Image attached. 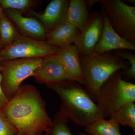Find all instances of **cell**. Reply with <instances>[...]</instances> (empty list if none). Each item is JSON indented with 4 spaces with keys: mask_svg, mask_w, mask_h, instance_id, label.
Segmentation results:
<instances>
[{
    "mask_svg": "<svg viewBox=\"0 0 135 135\" xmlns=\"http://www.w3.org/2000/svg\"><path fill=\"white\" fill-rule=\"evenodd\" d=\"M3 12L2 11V8L1 7V5H0V19H1V17H2L3 14Z\"/></svg>",
    "mask_w": 135,
    "mask_h": 135,
    "instance_id": "484cf974",
    "label": "cell"
},
{
    "mask_svg": "<svg viewBox=\"0 0 135 135\" xmlns=\"http://www.w3.org/2000/svg\"><path fill=\"white\" fill-rule=\"evenodd\" d=\"M16 135H17L16 134ZM43 135V134H42V135Z\"/></svg>",
    "mask_w": 135,
    "mask_h": 135,
    "instance_id": "f1b7e54d",
    "label": "cell"
},
{
    "mask_svg": "<svg viewBox=\"0 0 135 135\" xmlns=\"http://www.w3.org/2000/svg\"><path fill=\"white\" fill-rule=\"evenodd\" d=\"M69 0H53L43 12L32 11L30 15L36 17L43 24L46 34L67 21Z\"/></svg>",
    "mask_w": 135,
    "mask_h": 135,
    "instance_id": "30bf717a",
    "label": "cell"
},
{
    "mask_svg": "<svg viewBox=\"0 0 135 135\" xmlns=\"http://www.w3.org/2000/svg\"><path fill=\"white\" fill-rule=\"evenodd\" d=\"M85 2L88 11L90 12L93 6L97 3L99 2V0H85Z\"/></svg>",
    "mask_w": 135,
    "mask_h": 135,
    "instance_id": "cb8c5ba5",
    "label": "cell"
},
{
    "mask_svg": "<svg viewBox=\"0 0 135 135\" xmlns=\"http://www.w3.org/2000/svg\"><path fill=\"white\" fill-rule=\"evenodd\" d=\"M79 135H88L87 134H86V133H81Z\"/></svg>",
    "mask_w": 135,
    "mask_h": 135,
    "instance_id": "4316f807",
    "label": "cell"
},
{
    "mask_svg": "<svg viewBox=\"0 0 135 135\" xmlns=\"http://www.w3.org/2000/svg\"><path fill=\"white\" fill-rule=\"evenodd\" d=\"M99 2L114 30L135 45V7L120 0H99Z\"/></svg>",
    "mask_w": 135,
    "mask_h": 135,
    "instance_id": "5b68a950",
    "label": "cell"
},
{
    "mask_svg": "<svg viewBox=\"0 0 135 135\" xmlns=\"http://www.w3.org/2000/svg\"><path fill=\"white\" fill-rule=\"evenodd\" d=\"M46 85L60 97V111L78 126L85 127L97 120L105 119L97 104L78 83L66 80Z\"/></svg>",
    "mask_w": 135,
    "mask_h": 135,
    "instance_id": "7a4b0ae2",
    "label": "cell"
},
{
    "mask_svg": "<svg viewBox=\"0 0 135 135\" xmlns=\"http://www.w3.org/2000/svg\"><path fill=\"white\" fill-rule=\"evenodd\" d=\"M84 131L90 135H122L119 124L110 119L97 120L85 127Z\"/></svg>",
    "mask_w": 135,
    "mask_h": 135,
    "instance_id": "2e32d148",
    "label": "cell"
},
{
    "mask_svg": "<svg viewBox=\"0 0 135 135\" xmlns=\"http://www.w3.org/2000/svg\"><path fill=\"white\" fill-rule=\"evenodd\" d=\"M32 77L40 84H47L68 80L65 69L57 54L44 57Z\"/></svg>",
    "mask_w": 135,
    "mask_h": 135,
    "instance_id": "9c48e42d",
    "label": "cell"
},
{
    "mask_svg": "<svg viewBox=\"0 0 135 135\" xmlns=\"http://www.w3.org/2000/svg\"><path fill=\"white\" fill-rule=\"evenodd\" d=\"M1 61L0 60V110L9 101L5 95L3 91L2 88L1 83L2 80V76L1 73Z\"/></svg>",
    "mask_w": 135,
    "mask_h": 135,
    "instance_id": "603a6c76",
    "label": "cell"
},
{
    "mask_svg": "<svg viewBox=\"0 0 135 135\" xmlns=\"http://www.w3.org/2000/svg\"><path fill=\"white\" fill-rule=\"evenodd\" d=\"M1 111L17 135L42 134L52 123L40 92L29 84L21 85Z\"/></svg>",
    "mask_w": 135,
    "mask_h": 135,
    "instance_id": "6da1fadb",
    "label": "cell"
},
{
    "mask_svg": "<svg viewBox=\"0 0 135 135\" xmlns=\"http://www.w3.org/2000/svg\"><path fill=\"white\" fill-rule=\"evenodd\" d=\"M80 30L66 21L46 34V42L51 46L60 47L74 44Z\"/></svg>",
    "mask_w": 135,
    "mask_h": 135,
    "instance_id": "5bb4252c",
    "label": "cell"
},
{
    "mask_svg": "<svg viewBox=\"0 0 135 135\" xmlns=\"http://www.w3.org/2000/svg\"><path fill=\"white\" fill-rule=\"evenodd\" d=\"M59 47L46 41L37 40L21 35L9 45L0 50V60L45 57L57 54Z\"/></svg>",
    "mask_w": 135,
    "mask_h": 135,
    "instance_id": "52a82bcc",
    "label": "cell"
},
{
    "mask_svg": "<svg viewBox=\"0 0 135 135\" xmlns=\"http://www.w3.org/2000/svg\"><path fill=\"white\" fill-rule=\"evenodd\" d=\"M110 119L123 126H129L135 132V105L130 102L123 105L111 114Z\"/></svg>",
    "mask_w": 135,
    "mask_h": 135,
    "instance_id": "e0dca14e",
    "label": "cell"
},
{
    "mask_svg": "<svg viewBox=\"0 0 135 135\" xmlns=\"http://www.w3.org/2000/svg\"><path fill=\"white\" fill-rule=\"evenodd\" d=\"M123 1L125 3H129V4H133V5H135V0H125V1Z\"/></svg>",
    "mask_w": 135,
    "mask_h": 135,
    "instance_id": "d4e9b609",
    "label": "cell"
},
{
    "mask_svg": "<svg viewBox=\"0 0 135 135\" xmlns=\"http://www.w3.org/2000/svg\"><path fill=\"white\" fill-rule=\"evenodd\" d=\"M103 26V16L101 10L90 14L74 44L79 55H84L94 51L101 36Z\"/></svg>",
    "mask_w": 135,
    "mask_h": 135,
    "instance_id": "ba28073f",
    "label": "cell"
},
{
    "mask_svg": "<svg viewBox=\"0 0 135 135\" xmlns=\"http://www.w3.org/2000/svg\"><path fill=\"white\" fill-rule=\"evenodd\" d=\"M103 16V26L99 41L94 51L99 54L113 50L124 49L135 50V45L119 35L111 26L107 17L101 9Z\"/></svg>",
    "mask_w": 135,
    "mask_h": 135,
    "instance_id": "8fae6325",
    "label": "cell"
},
{
    "mask_svg": "<svg viewBox=\"0 0 135 135\" xmlns=\"http://www.w3.org/2000/svg\"><path fill=\"white\" fill-rule=\"evenodd\" d=\"M20 36L8 18L3 14L0 19V40L3 47L9 46Z\"/></svg>",
    "mask_w": 135,
    "mask_h": 135,
    "instance_id": "ac0fdd59",
    "label": "cell"
},
{
    "mask_svg": "<svg viewBox=\"0 0 135 135\" xmlns=\"http://www.w3.org/2000/svg\"><path fill=\"white\" fill-rule=\"evenodd\" d=\"M37 2L38 1L32 0H0L2 9L16 10L22 13L34 7Z\"/></svg>",
    "mask_w": 135,
    "mask_h": 135,
    "instance_id": "ffe728a7",
    "label": "cell"
},
{
    "mask_svg": "<svg viewBox=\"0 0 135 135\" xmlns=\"http://www.w3.org/2000/svg\"><path fill=\"white\" fill-rule=\"evenodd\" d=\"M121 70L110 76L99 88L96 103L104 118H108L123 105L135 101V84L122 79Z\"/></svg>",
    "mask_w": 135,
    "mask_h": 135,
    "instance_id": "277c9868",
    "label": "cell"
},
{
    "mask_svg": "<svg viewBox=\"0 0 135 135\" xmlns=\"http://www.w3.org/2000/svg\"><path fill=\"white\" fill-rule=\"evenodd\" d=\"M0 135H16L14 127L0 110Z\"/></svg>",
    "mask_w": 135,
    "mask_h": 135,
    "instance_id": "7402d4cb",
    "label": "cell"
},
{
    "mask_svg": "<svg viewBox=\"0 0 135 135\" xmlns=\"http://www.w3.org/2000/svg\"><path fill=\"white\" fill-rule=\"evenodd\" d=\"M113 53L116 56L122 59H127L129 63V67L125 70V74L127 78L134 80L135 79V55L127 50H115Z\"/></svg>",
    "mask_w": 135,
    "mask_h": 135,
    "instance_id": "44dd1931",
    "label": "cell"
},
{
    "mask_svg": "<svg viewBox=\"0 0 135 135\" xmlns=\"http://www.w3.org/2000/svg\"><path fill=\"white\" fill-rule=\"evenodd\" d=\"M69 119L59 110L55 114L50 127L45 135H73L68 126Z\"/></svg>",
    "mask_w": 135,
    "mask_h": 135,
    "instance_id": "d6986e66",
    "label": "cell"
},
{
    "mask_svg": "<svg viewBox=\"0 0 135 135\" xmlns=\"http://www.w3.org/2000/svg\"><path fill=\"white\" fill-rule=\"evenodd\" d=\"M85 0H71L67 12V21L81 31L89 17Z\"/></svg>",
    "mask_w": 135,
    "mask_h": 135,
    "instance_id": "9a60e30c",
    "label": "cell"
},
{
    "mask_svg": "<svg viewBox=\"0 0 135 135\" xmlns=\"http://www.w3.org/2000/svg\"><path fill=\"white\" fill-rule=\"evenodd\" d=\"M79 60L85 89L95 103L98 90L103 83L114 73L127 70L129 66L128 61L112 51L99 54L93 51L79 55Z\"/></svg>",
    "mask_w": 135,
    "mask_h": 135,
    "instance_id": "3957f363",
    "label": "cell"
},
{
    "mask_svg": "<svg viewBox=\"0 0 135 135\" xmlns=\"http://www.w3.org/2000/svg\"><path fill=\"white\" fill-rule=\"evenodd\" d=\"M6 12L23 36L37 40L46 38L44 27L35 18L23 16L22 12L16 10L7 9Z\"/></svg>",
    "mask_w": 135,
    "mask_h": 135,
    "instance_id": "4fadbf2b",
    "label": "cell"
},
{
    "mask_svg": "<svg viewBox=\"0 0 135 135\" xmlns=\"http://www.w3.org/2000/svg\"><path fill=\"white\" fill-rule=\"evenodd\" d=\"M3 47L2 44L1 42V40H0V49L2 48Z\"/></svg>",
    "mask_w": 135,
    "mask_h": 135,
    "instance_id": "83f0119b",
    "label": "cell"
},
{
    "mask_svg": "<svg viewBox=\"0 0 135 135\" xmlns=\"http://www.w3.org/2000/svg\"><path fill=\"white\" fill-rule=\"evenodd\" d=\"M59 56L66 73L68 80L76 81L81 85L84 84L79 60V55L74 44L59 47Z\"/></svg>",
    "mask_w": 135,
    "mask_h": 135,
    "instance_id": "7c38bea8",
    "label": "cell"
},
{
    "mask_svg": "<svg viewBox=\"0 0 135 135\" xmlns=\"http://www.w3.org/2000/svg\"><path fill=\"white\" fill-rule=\"evenodd\" d=\"M43 58H21L1 61V86L5 95L9 99L27 77L32 76Z\"/></svg>",
    "mask_w": 135,
    "mask_h": 135,
    "instance_id": "8992f818",
    "label": "cell"
}]
</instances>
